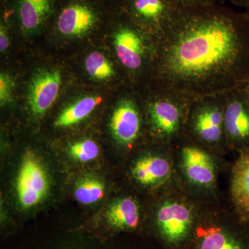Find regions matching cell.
I'll list each match as a JSON object with an SVG mask.
<instances>
[{
  "label": "cell",
  "instance_id": "27",
  "mask_svg": "<svg viewBox=\"0 0 249 249\" xmlns=\"http://www.w3.org/2000/svg\"><path fill=\"white\" fill-rule=\"evenodd\" d=\"M244 12H245L246 16H247V19H248V22L249 23V9L245 10V11H244Z\"/></svg>",
  "mask_w": 249,
  "mask_h": 249
},
{
  "label": "cell",
  "instance_id": "24",
  "mask_svg": "<svg viewBox=\"0 0 249 249\" xmlns=\"http://www.w3.org/2000/svg\"><path fill=\"white\" fill-rule=\"evenodd\" d=\"M10 40L7 30L4 25L1 24L0 28V51L4 52L9 47Z\"/></svg>",
  "mask_w": 249,
  "mask_h": 249
},
{
  "label": "cell",
  "instance_id": "25",
  "mask_svg": "<svg viewBox=\"0 0 249 249\" xmlns=\"http://www.w3.org/2000/svg\"><path fill=\"white\" fill-rule=\"evenodd\" d=\"M217 1L222 4H225L227 2L231 3L236 6L242 8L244 11L249 9V0H217Z\"/></svg>",
  "mask_w": 249,
  "mask_h": 249
},
{
  "label": "cell",
  "instance_id": "5",
  "mask_svg": "<svg viewBox=\"0 0 249 249\" xmlns=\"http://www.w3.org/2000/svg\"><path fill=\"white\" fill-rule=\"evenodd\" d=\"M49 190L48 173L39 157L32 151L23 156L16 180V193L23 209H30L42 202Z\"/></svg>",
  "mask_w": 249,
  "mask_h": 249
},
{
  "label": "cell",
  "instance_id": "7",
  "mask_svg": "<svg viewBox=\"0 0 249 249\" xmlns=\"http://www.w3.org/2000/svg\"><path fill=\"white\" fill-rule=\"evenodd\" d=\"M127 16L152 37L167 27L178 9L169 0H126Z\"/></svg>",
  "mask_w": 249,
  "mask_h": 249
},
{
  "label": "cell",
  "instance_id": "1",
  "mask_svg": "<svg viewBox=\"0 0 249 249\" xmlns=\"http://www.w3.org/2000/svg\"><path fill=\"white\" fill-rule=\"evenodd\" d=\"M152 39L154 86L193 101L249 81V23L244 11L219 3L178 9Z\"/></svg>",
  "mask_w": 249,
  "mask_h": 249
},
{
  "label": "cell",
  "instance_id": "18",
  "mask_svg": "<svg viewBox=\"0 0 249 249\" xmlns=\"http://www.w3.org/2000/svg\"><path fill=\"white\" fill-rule=\"evenodd\" d=\"M105 192L106 186L101 179L93 176H87L77 183L74 196L80 204L91 205L101 200Z\"/></svg>",
  "mask_w": 249,
  "mask_h": 249
},
{
  "label": "cell",
  "instance_id": "22",
  "mask_svg": "<svg viewBox=\"0 0 249 249\" xmlns=\"http://www.w3.org/2000/svg\"><path fill=\"white\" fill-rule=\"evenodd\" d=\"M15 82L14 78L8 73L1 72L0 74V103L6 106L12 101V93Z\"/></svg>",
  "mask_w": 249,
  "mask_h": 249
},
{
  "label": "cell",
  "instance_id": "2",
  "mask_svg": "<svg viewBox=\"0 0 249 249\" xmlns=\"http://www.w3.org/2000/svg\"><path fill=\"white\" fill-rule=\"evenodd\" d=\"M146 101V110L152 132L163 140H171L182 133L193 100L173 90L152 88Z\"/></svg>",
  "mask_w": 249,
  "mask_h": 249
},
{
  "label": "cell",
  "instance_id": "4",
  "mask_svg": "<svg viewBox=\"0 0 249 249\" xmlns=\"http://www.w3.org/2000/svg\"><path fill=\"white\" fill-rule=\"evenodd\" d=\"M224 103L225 93L204 96L192 101L186 124L196 139L208 144H217L226 137Z\"/></svg>",
  "mask_w": 249,
  "mask_h": 249
},
{
  "label": "cell",
  "instance_id": "28",
  "mask_svg": "<svg viewBox=\"0 0 249 249\" xmlns=\"http://www.w3.org/2000/svg\"><path fill=\"white\" fill-rule=\"evenodd\" d=\"M245 88L246 89H247V92H248L249 95V81L248 82V83H247V84L246 85Z\"/></svg>",
  "mask_w": 249,
  "mask_h": 249
},
{
  "label": "cell",
  "instance_id": "13",
  "mask_svg": "<svg viewBox=\"0 0 249 249\" xmlns=\"http://www.w3.org/2000/svg\"><path fill=\"white\" fill-rule=\"evenodd\" d=\"M104 219L107 229L112 231L135 229L140 222L139 205L131 197L116 199L107 208Z\"/></svg>",
  "mask_w": 249,
  "mask_h": 249
},
{
  "label": "cell",
  "instance_id": "6",
  "mask_svg": "<svg viewBox=\"0 0 249 249\" xmlns=\"http://www.w3.org/2000/svg\"><path fill=\"white\" fill-rule=\"evenodd\" d=\"M224 122L228 142L240 153L249 151V95L245 86L225 93Z\"/></svg>",
  "mask_w": 249,
  "mask_h": 249
},
{
  "label": "cell",
  "instance_id": "15",
  "mask_svg": "<svg viewBox=\"0 0 249 249\" xmlns=\"http://www.w3.org/2000/svg\"><path fill=\"white\" fill-rule=\"evenodd\" d=\"M171 166L168 160L158 156H145L137 160L132 169L134 179L145 186L163 182L169 177Z\"/></svg>",
  "mask_w": 249,
  "mask_h": 249
},
{
  "label": "cell",
  "instance_id": "10",
  "mask_svg": "<svg viewBox=\"0 0 249 249\" xmlns=\"http://www.w3.org/2000/svg\"><path fill=\"white\" fill-rule=\"evenodd\" d=\"M193 214L188 206L177 201L162 205L157 213V223L160 233L171 243L183 240L189 232Z\"/></svg>",
  "mask_w": 249,
  "mask_h": 249
},
{
  "label": "cell",
  "instance_id": "14",
  "mask_svg": "<svg viewBox=\"0 0 249 249\" xmlns=\"http://www.w3.org/2000/svg\"><path fill=\"white\" fill-rule=\"evenodd\" d=\"M231 188L237 212L249 219V151L240 153L232 167Z\"/></svg>",
  "mask_w": 249,
  "mask_h": 249
},
{
  "label": "cell",
  "instance_id": "12",
  "mask_svg": "<svg viewBox=\"0 0 249 249\" xmlns=\"http://www.w3.org/2000/svg\"><path fill=\"white\" fill-rule=\"evenodd\" d=\"M183 172L191 183L208 187L215 180V166L213 160L202 149L192 145L183 147L181 151Z\"/></svg>",
  "mask_w": 249,
  "mask_h": 249
},
{
  "label": "cell",
  "instance_id": "19",
  "mask_svg": "<svg viewBox=\"0 0 249 249\" xmlns=\"http://www.w3.org/2000/svg\"><path fill=\"white\" fill-rule=\"evenodd\" d=\"M199 249H245L233 237L218 228H211L204 232Z\"/></svg>",
  "mask_w": 249,
  "mask_h": 249
},
{
  "label": "cell",
  "instance_id": "23",
  "mask_svg": "<svg viewBox=\"0 0 249 249\" xmlns=\"http://www.w3.org/2000/svg\"><path fill=\"white\" fill-rule=\"evenodd\" d=\"M178 9H192L218 3L217 0H169Z\"/></svg>",
  "mask_w": 249,
  "mask_h": 249
},
{
  "label": "cell",
  "instance_id": "9",
  "mask_svg": "<svg viewBox=\"0 0 249 249\" xmlns=\"http://www.w3.org/2000/svg\"><path fill=\"white\" fill-rule=\"evenodd\" d=\"M61 85V74L57 70H42L33 76L29 85L28 102L33 114H45L55 102Z\"/></svg>",
  "mask_w": 249,
  "mask_h": 249
},
{
  "label": "cell",
  "instance_id": "16",
  "mask_svg": "<svg viewBox=\"0 0 249 249\" xmlns=\"http://www.w3.org/2000/svg\"><path fill=\"white\" fill-rule=\"evenodd\" d=\"M55 0H19L18 14L22 27L34 31L43 25L53 11Z\"/></svg>",
  "mask_w": 249,
  "mask_h": 249
},
{
  "label": "cell",
  "instance_id": "3",
  "mask_svg": "<svg viewBox=\"0 0 249 249\" xmlns=\"http://www.w3.org/2000/svg\"><path fill=\"white\" fill-rule=\"evenodd\" d=\"M113 45L118 60L129 73L138 75L150 69L153 54V39L127 16L113 34Z\"/></svg>",
  "mask_w": 249,
  "mask_h": 249
},
{
  "label": "cell",
  "instance_id": "20",
  "mask_svg": "<svg viewBox=\"0 0 249 249\" xmlns=\"http://www.w3.org/2000/svg\"><path fill=\"white\" fill-rule=\"evenodd\" d=\"M85 69L88 74L95 80H106L115 76L116 71L112 64L101 52H92L87 57Z\"/></svg>",
  "mask_w": 249,
  "mask_h": 249
},
{
  "label": "cell",
  "instance_id": "17",
  "mask_svg": "<svg viewBox=\"0 0 249 249\" xmlns=\"http://www.w3.org/2000/svg\"><path fill=\"white\" fill-rule=\"evenodd\" d=\"M102 101L97 96H86L70 105L60 112L54 121V126L58 128L71 127L84 120Z\"/></svg>",
  "mask_w": 249,
  "mask_h": 249
},
{
  "label": "cell",
  "instance_id": "8",
  "mask_svg": "<svg viewBox=\"0 0 249 249\" xmlns=\"http://www.w3.org/2000/svg\"><path fill=\"white\" fill-rule=\"evenodd\" d=\"M142 127V113L138 102L129 96L121 98L109 120V129L114 139L121 145H130L138 139Z\"/></svg>",
  "mask_w": 249,
  "mask_h": 249
},
{
  "label": "cell",
  "instance_id": "26",
  "mask_svg": "<svg viewBox=\"0 0 249 249\" xmlns=\"http://www.w3.org/2000/svg\"><path fill=\"white\" fill-rule=\"evenodd\" d=\"M60 249H83V247H80V246L78 245H67L66 246H62L61 248Z\"/></svg>",
  "mask_w": 249,
  "mask_h": 249
},
{
  "label": "cell",
  "instance_id": "21",
  "mask_svg": "<svg viewBox=\"0 0 249 249\" xmlns=\"http://www.w3.org/2000/svg\"><path fill=\"white\" fill-rule=\"evenodd\" d=\"M69 152L73 160L85 163L97 158L100 148L96 142L90 139H85L70 145Z\"/></svg>",
  "mask_w": 249,
  "mask_h": 249
},
{
  "label": "cell",
  "instance_id": "11",
  "mask_svg": "<svg viewBox=\"0 0 249 249\" xmlns=\"http://www.w3.org/2000/svg\"><path fill=\"white\" fill-rule=\"evenodd\" d=\"M98 19L96 10L86 3L76 1L62 10L58 16L57 27L62 35L80 37L91 31Z\"/></svg>",
  "mask_w": 249,
  "mask_h": 249
}]
</instances>
